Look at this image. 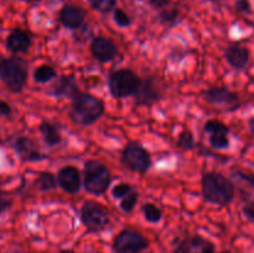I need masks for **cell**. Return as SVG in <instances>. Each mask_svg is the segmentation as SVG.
I'll list each match as a JSON object with an SVG mask.
<instances>
[{
    "label": "cell",
    "instance_id": "6da1fadb",
    "mask_svg": "<svg viewBox=\"0 0 254 253\" xmlns=\"http://www.w3.org/2000/svg\"><path fill=\"white\" fill-rule=\"evenodd\" d=\"M201 193L206 202L211 205H230L236 196V186L232 179L227 178L218 171H208L201 179Z\"/></svg>",
    "mask_w": 254,
    "mask_h": 253
},
{
    "label": "cell",
    "instance_id": "7a4b0ae2",
    "mask_svg": "<svg viewBox=\"0 0 254 253\" xmlns=\"http://www.w3.org/2000/svg\"><path fill=\"white\" fill-rule=\"evenodd\" d=\"M106 111L104 102L89 92L78 91L71 98L68 116L74 124L89 126L98 122Z\"/></svg>",
    "mask_w": 254,
    "mask_h": 253
},
{
    "label": "cell",
    "instance_id": "3957f363",
    "mask_svg": "<svg viewBox=\"0 0 254 253\" xmlns=\"http://www.w3.org/2000/svg\"><path fill=\"white\" fill-rule=\"evenodd\" d=\"M0 81L11 93H20L27 82V64L19 57L0 60Z\"/></svg>",
    "mask_w": 254,
    "mask_h": 253
},
{
    "label": "cell",
    "instance_id": "277c9868",
    "mask_svg": "<svg viewBox=\"0 0 254 253\" xmlns=\"http://www.w3.org/2000/svg\"><path fill=\"white\" fill-rule=\"evenodd\" d=\"M141 82L143 78L133 69L119 68L109 73L108 88L114 98L124 99L133 97L138 92Z\"/></svg>",
    "mask_w": 254,
    "mask_h": 253
},
{
    "label": "cell",
    "instance_id": "5b68a950",
    "mask_svg": "<svg viewBox=\"0 0 254 253\" xmlns=\"http://www.w3.org/2000/svg\"><path fill=\"white\" fill-rule=\"evenodd\" d=\"M83 186L92 195H103L112 183V173L98 160H87L83 168Z\"/></svg>",
    "mask_w": 254,
    "mask_h": 253
},
{
    "label": "cell",
    "instance_id": "8992f818",
    "mask_svg": "<svg viewBox=\"0 0 254 253\" xmlns=\"http://www.w3.org/2000/svg\"><path fill=\"white\" fill-rule=\"evenodd\" d=\"M122 165L135 174H146L151 168L150 153L138 141H129L121 156Z\"/></svg>",
    "mask_w": 254,
    "mask_h": 253
},
{
    "label": "cell",
    "instance_id": "52a82bcc",
    "mask_svg": "<svg viewBox=\"0 0 254 253\" xmlns=\"http://www.w3.org/2000/svg\"><path fill=\"white\" fill-rule=\"evenodd\" d=\"M79 218L89 232H101L111 222L108 211L94 201H86L79 208Z\"/></svg>",
    "mask_w": 254,
    "mask_h": 253
},
{
    "label": "cell",
    "instance_id": "ba28073f",
    "mask_svg": "<svg viewBox=\"0 0 254 253\" xmlns=\"http://www.w3.org/2000/svg\"><path fill=\"white\" fill-rule=\"evenodd\" d=\"M148 247L149 241L134 230L121 231L112 243L114 253H141Z\"/></svg>",
    "mask_w": 254,
    "mask_h": 253
},
{
    "label": "cell",
    "instance_id": "9c48e42d",
    "mask_svg": "<svg viewBox=\"0 0 254 253\" xmlns=\"http://www.w3.org/2000/svg\"><path fill=\"white\" fill-rule=\"evenodd\" d=\"M164 97V86L156 77L143 79L138 92L133 96L134 103L139 107H151Z\"/></svg>",
    "mask_w": 254,
    "mask_h": 253
},
{
    "label": "cell",
    "instance_id": "30bf717a",
    "mask_svg": "<svg viewBox=\"0 0 254 253\" xmlns=\"http://www.w3.org/2000/svg\"><path fill=\"white\" fill-rule=\"evenodd\" d=\"M202 98L211 106L228 111H233L240 106V96L227 87H211L203 92Z\"/></svg>",
    "mask_w": 254,
    "mask_h": 253
},
{
    "label": "cell",
    "instance_id": "8fae6325",
    "mask_svg": "<svg viewBox=\"0 0 254 253\" xmlns=\"http://www.w3.org/2000/svg\"><path fill=\"white\" fill-rule=\"evenodd\" d=\"M57 184L60 188L69 195H74L81 190L83 178L81 175V171L73 165H64L57 171Z\"/></svg>",
    "mask_w": 254,
    "mask_h": 253
},
{
    "label": "cell",
    "instance_id": "7c38bea8",
    "mask_svg": "<svg viewBox=\"0 0 254 253\" xmlns=\"http://www.w3.org/2000/svg\"><path fill=\"white\" fill-rule=\"evenodd\" d=\"M89 51L96 61L101 63L111 62L118 56V46L112 41L109 37L97 36L94 37L89 45Z\"/></svg>",
    "mask_w": 254,
    "mask_h": 253
},
{
    "label": "cell",
    "instance_id": "4fadbf2b",
    "mask_svg": "<svg viewBox=\"0 0 254 253\" xmlns=\"http://www.w3.org/2000/svg\"><path fill=\"white\" fill-rule=\"evenodd\" d=\"M174 253H215V245L200 235L189 236L176 246Z\"/></svg>",
    "mask_w": 254,
    "mask_h": 253
},
{
    "label": "cell",
    "instance_id": "5bb4252c",
    "mask_svg": "<svg viewBox=\"0 0 254 253\" xmlns=\"http://www.w3.org/2000/svg\"><path fill=\"white\" fill-rule=\"evenodd\" d=\"M232 181L240 189L241 197L245 205L254 208V174L237 170L232 173Z\"/></svg>",
    "mask_w": 254,
    "mask_h": 253
},
{
    "label": "cell",
    "instance_id": "9a60e30c",
    "mask_svg": "<svg viewBox=\"0 0 254 253\" xmlns=\"http://www.w3.org/2000/svg\"><path fill=\"white\" fill-rule=\"evenodd\" d=\"M225 59L232 68L241 71L247 67L251 59V51L245 45L240 42H233L226 47Z\"/></svg>",
    "mask_w": 254,
    "mask_h": 253
},
{
    "label": "cell",
    "instance_id": "2e32d148",
    "mask_svg": "<svg viewBox=\"0 0 254 253\" xmlns=\"http://www.w3.org/2000/svg\"><path fill=\"white\" fill-rule=\"evenodd\" d=\"M86 20V10L73 4H66L59 12V21L71 30L79 29Z\"/></svg>",
    "mask_w": 254,
    "mask_h": 253
},
{
    "label": "cell",
    "instance_id": "e0dca14e",
    "mask_svg": "<svg viewBox=\"0 0 254 253\" xmlns=\"http://www.w3.org/2000/svg\"><path fill=\"white\" fill-rule=\"evenodd\" d=\"M14 149L17 153V155L22 159L24 161H40L45 160L47 158L45 154L37 148L36 143L29 136H17L14 141Z\"/></svg>",
    "mask_w": 254,
    "mask_h": 253
},
{
    "label": "cell",
    "instance_id": "ac0fdd59",
    "mask_svg": "<svg viewBox=\"0 0 254 253\" xmlns=\"http://www.w3.org/2000/svg\"><path fill=\"white\" fill-rule=\"evenodd\" d=\"M31 35L22 29L12 30V31L7 35L6 41H5L6 49L10 50L11 52H15V54L26 52L27 50L31 47Z\"/></svg>",
    "mask_w": 254,
    "mask_h": 253
},
{
    "label": "cell",
    "instance_id": "d6986e66",
    "mask_svg": "<svg viewBox=\"0 0 254 253\" xmlns=\"http://www.w3.org/2000/svg\"><path fill=\"white\" fill-rule=\"evenodd\" d=\"M78 91L79 89L74 77L62 74V76L56 77V81L52 84L50 93L54 97H69V98H72Z\"/></svg>",
    "mask_w": 254,
    "mask_h": 253
},
{
    "label": "cell",
    "instance_id": "ffe728a7",
    "mask_svg": "<svg viewBox=\"0 0 254 253\" xmlns=\"http://www.w3.org/2000/svg\"><path fill=\"white\" fill-rule=\"evenodd\" d=\"M39 131L42 135V139L46 143L47 146L52 148L62 143L61 129L57 124L52 122H42L39 126Z\"/></svg>",
    "mask_w": 254,
    "mask_h": 253
},
{
    "label": "cell",
    "instance_id": "44dd1931",
    "mask_svg": "<svg viewBox=\"0 0 254 253\" xmlns=\"http://www.w3.org/2000/svg\"><path fill=\"white\" fill-rule=\"evenodd\" d=\"M34 186L36 190L41 191V192H46V191L55 190L59 186V184H57V179L54 174L49 173V171H44V173H40L37 178L35 179Z\"/></svg>",
    "mask_w": 254,
    "mask_h": 253
},
{
    "label": "cell",
    "instance_id": "7402d4cb",
    "mask_svg": "<svg viewBox=\"0 0 254 253\" xmlns=\"http://www.w3.org/2000/svg\"><path fill=\"white\" fill-rule=\"evenodd\" d=\"M32 76H34L35 82H37V83H47V82L51 81V79L56 78L57 72L52 64L44 63L40 64L39 67L35 68Z\"/></svg>",
    "mask_w": 254,
    "mask_h": 253
},
{
    "label": "cell",
    "instance_id": "603a6c76",
    "mask_svg": "<svg viewBox=\"0 0 254 253\" xmlns=\"http://www.w3.org/2000/svg\"><path fill=\"white\" fill-rule=\"evenodd\" d=\"M144 218L150 223H159L163 218V210L153 202H145L141 206Z\"/></svg>",
    "mask_w": 254,
    "mask_h": 253
},
{
    "label": "cell",
    "instance_id": "cb8c5ba5",
    "mask_svg": "<svg viewBox=\"0 0 254 253\" xmlns=\"http://www.w3.org/2000/svg\"><path fill=\"white\" fill-rule=\"evenodd\" d=\"M176 145L181 150H192L196 145L195 138H193V134L190 129H184L178 136V140H176Z\"/></svg>",
    "mask_w": 254,
    "mask_h": 253
},
{
    "label": "cell",
    "instance_id": "d4e9b609",
    "mask_svg": "<svg viewBox=\"0 0 254 253\" xmlns=\"http://www.w3.org/2000/svg\"><path fill=\"white\" fill-rule=\"evenodd\" d=\"M203 129H205L206 133L208 134H230V128H228L223 122L218 121V119H208V121L203 124Z\"/></svg>",
    "mask_w": 254,
    "mask_h": 253
},
{
    "label": "cell",
    "instance_id": "484cf974",
    "mask_svg": "<svg viewBox=\"0 0 254 253\" xmlns=\"http://www.w3.org/2000/svg\"><path fill=\"white\" fill-rule=\"evenodd\" d=\"M87 1L91 5L92 9L102 12V14H107L116 9L118 0H87Z\"/></svg>",
    "mask_w": 254,
    "mask_h": 253
},
{
    "label": "cell",
    "instance_id": "4316f807",
    "mask_svg": "<svg viewBox=\"0 0 254 253\" xmlns=\"http://www.w3.org/2000/svg\"><path fill=\"white\" fill-rule=\"evenodd\" d=\"M230 134H210L208 136V141H210L211 146L217 150H225L230 146Z\"/></svg>",
    "mask_w": 254,
    "mask_h": 253
},
{
    "label": "cell",
    "instance_id": "83f0119b",
    "mask_svg": "<svg viewBox=\"0 0 254 253\" xmlns=\"http://www.w3.org/2000/svg\"><path fill=\"white\" fill-rule=\"evenodd\" d=\"M138 200H139L138 191L133 190L129 195H127L126 197L122 198L121 203H119V207H121L124 212H131V211L135 208L136 203H138Z\"/></svg>",
    "mask_w": 254,
    "mask_h": 253
},
{
    "label": "cell",
    "instance_id": "f1b7e54d",
    "mask_svg": "<svg viewBox=\"0 0 254 253\" xmlns=\"http://www.w3.org/2000/svg\"><path fill=\"white\" fill-rule=\"evenodd\" d=\"M179 16H180V11H179L178 7H171V9L165 7L159 14V20L165 25H173L178 21Z\"/></svg>",
    "mask_w": 254,
    "mask_h": 253
},
{
    "label": "cell",
    "instance_id": "f546056e",
    "mask_svg": "<svg viewBox=\"0 0 254 253\" xmlns=\"http://www.w3.org/2000/svg\"><path fill=\"white\" fill-rule=\"evenodd\" d=\"M113 19L119 27H128L131 24V17L121 7H116L113 10Z\"/></svg>",
    "mask_w": 254,
    "mask_h": 253
},
{
    "label": "cell",
    "instance_id": "4dcf8cb0",
    "mask_svg": "<svg viewBox=\"0 0 254 253\" xmlns=\"http://www.w3.org/2000/svg\"><path fill=\"white\" fill-rule=\"evenodd\" d=\"M133 190L134 188L131 184L119 183L117 184L116 186H113V189H112V196H113L114 198H121L122 200V198L126 197L127 195H129Z\"/></svg>",
    "mask_w": 254,
    "mask_h": 253
},
{
    "label": "cell",
    "instance_id": "1f68e13d",
    "mask_svg": "<svg viewBox=\"0 0 254 253\" xmlns=\"http://www.w3.org/2000/svg\"><path fill=\"white\" fill-rule=\"evenodd\" d=\"M235 7L241 14H250L251 10H252L251 9L252 6H251L250 0H237L235 4Z\"/></svg>",
    "mask_w": 254,
    "mask_h": 253
},
{
    "label": "cell",
    "instance_id": "d6a6232c",
    "mask_svg": "<svg viewBox=\"0 0 254 253\" xmlns=\"http://www.w3.org/2000/svg\"><path fill=\"white\" fill-rule=\"evenodd\" d=\"M12 109L7 102L0 99V116L1 117H11Z\"/></svg>",
    "mask_w": 254,
    "mask_h": 253
},
{
    "label": "cell",
    "instance_id": "836d02e7",
    "mask_svg": "<svg viewBox=\"0 0 254 253\" xmlns=\"http://www.w3.org/2000/svg\"><path fill=\"white\" fill-rule=\"evenodd\" d=\"M10 206H11V201H10L6 196L0 193V215H2L5 211L9 210Z\"/></svg>",
    "mask_w": 254,
    "mask_h": 253
},
{
    "label": "cell",
    "instance_id": "e575fe53",
    "mask_svg": "<svg viewBox=\"0 0 254 253\" xmlns=\"http://www.w3.org/2000/svg\"><path fill=\"white\" fill-rule=\"evenodd\" d=\"M170 1L171 0H149L151 6H153L154 9H158V10L165 9V7L170 4Z\"/></svg>",
    "mask_w": 254,
    "mask_h": 253
},
{
    "label": "cell",
    "instance_id": "d590c367",
    "mask_svg": "<svg viewBox=\"0 0 254 253\" xmlns=\"http://www.w3.org/2000/svg\"><path fill=\"white\" fill-rule=\"evenodd\" d=\"M248 128H250V131L254 135V116L248 119Z\"/></svg>",
    "mask_w": 254,
    "mask_h": 253
},
{
    "label": "cell",
    "instance_id": "8d00e7d4",
    "mask_svg": "<svg viewBox=\"0 0 254 253\" xmlns=\"http://www.w3.org/2000/svg\"><path fill=\"white\" fill-rule=\"evenodd\" d=\"M57 253H76V252L72 250H61V251H59Z\"/></svg>",
    "mask_w": 254,
    "mask_h": 253
},
{
    "label": "cell",
    "instance_id": "74e56055",
    "mask_svg": "<svg viewBox=\"0 0 254 253\" xmlns=\"http://www.w3.org/2000/svg\"><path fill=\"white\" fill-rule=\"evenodd\" d=\"M24 1H26V2H39V1H41V0H24Z\"/></svg>",
    "mask_w": 254,
    "mask_h": 253
},
{
    "label": "cell",
    "instance_id": "f35d334b",
    "mask_svg": "<svg viewBox=\"0 0 254 253\" xmlns=\"http://www.w3.org/2000/svg\"><path fill=\"white\" fill-rule=\"evenodd\" d=\"M221 253H232V252H230V251H222Z\"/></svg>",
    "mask_w": 254,
    "mask_h": 253
}]
</instances>
